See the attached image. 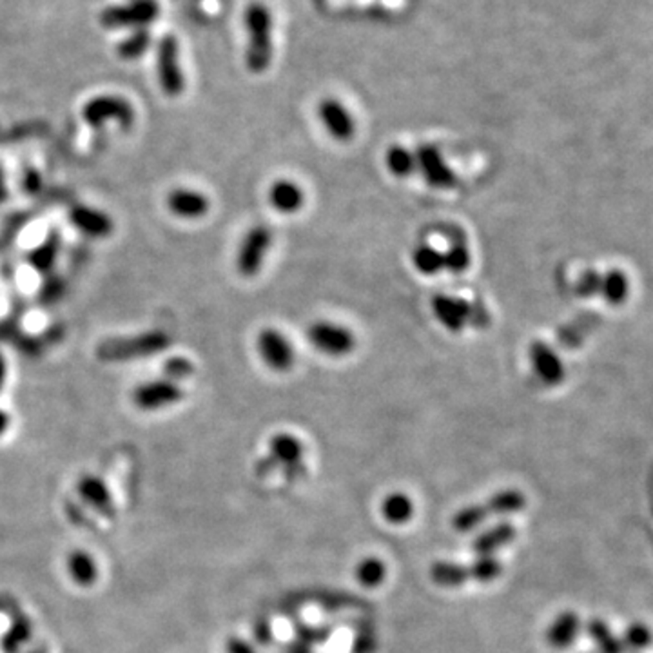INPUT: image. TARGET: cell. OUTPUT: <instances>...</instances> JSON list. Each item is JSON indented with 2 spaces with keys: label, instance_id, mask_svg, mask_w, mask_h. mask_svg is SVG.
Listing matches in <instances>:
<instances>
[{
  "label": "cell",
  "instance_id": "1",
  "mask_svg": "<svg viewBox=\"0 0 653 653\" xmlns=\"http://www.w3.org/2000/svg\"><path fill=\"white\" fill-rule=\"evenodd\" d=\"M247 31L246 64L253 73H264L272 63V13L264 3H251L244 13Z\"/></svg>",
  "mask_w": 653,
  "mask_h": 653
},
{
  "label": "cell",
  "instance_id": "2",
  "mask_svg": "<svg viewBox=\"0 0 653 653\" xmlns=\"http://www.w3.org/2000/svg\"><path fill=\"white\" fill-rule=\"evenodd\" d=\"M431 307L440 325L450 332H461L468 325L483 329L490 323V314L483 304L468 302L459 296L440 292L432 296Z\"/></svg>",
  "mask_w": 653,
  "mask_h": 653
},
{
  "label": "cell",
  "instance_id": "3",
  "mask_svg": "<svg viewBox=\"0 0 653 653\" xmlns=\"http://www.w3.org/2000/svg\"><path fill=\"white\" fill-rule=\"evenodd\" d=\"M156 70L162 91L167 96H180L186 89V79L180 64V46L176 37L165 35L156 51Z\"/></svg>",
  "mask_w": 653,
  "mask_h": 653
},
{
  "label": "cell",
  "instance_id": "4",
  "mask_svg": "<svg viewBox=\"0 0 653 653\" xmlns=\"http://www.w3.org/2000/svg\"><path fill=\"white\" fill-rule=\"evenodd\" d=\"M158 15H160L158 0H130L128 4L107 8L102 13L100 22L107 29H121V28L146 29L158 19Z\"/></svg>",
  "mask_w": 653,
  "mask_h": 653
},
{
  "label": "cell",
  "instance_id": "5",
  "mask_svg": "<svg viewBox=\"0 0 653 653\" xmlns=\"http://www.w3.org/2000/svg\"><path fill=\"white\" fill-rule=\"evenodd\" d=\"M84 122L91 128H100L105 122H118L124 130H130L135 124V109L133 105L114 95H104L89 100L82 109Z\"/></svg>",
  "mask_w": 653,
  "mask_h": 653
},
{
  "label": "cell",
  "instance_id": "6",
  "mask_svg": "<svg viewBox=\"0 0 653 653\" xmlns=\"http://www.w3.org/2000/svg\"><path fill=\"white\" fill-rule=\"evenodd\" d=\"M272 230L267 225H255L246 232L236 256V267L242 276L253 278L262 271L272 247Z\"/></svg>",
  "mask_w": 653,
  "mask_h": 653
},
{
  "label": "cell",
  "instance_id": "7",
  "mask_svg": "<svg viewBox=\"0 0 653 653\" xmlns=\"http://www.w3.org/2000/svg\"><path fill=\"white\" fill-rule=\"evenodd\" d=\"M307 338L318 352L331 358H343L356 348L354 332L336 322H314L307 331Z\"/></svg>",
  "mask_w": 653,
  "mask_h": 653
},
{
  "label": "cell",
  "instance_id": "8",
  "mask_svg": "<svg viewBox=\"0 0 653 653\" xmlns=\"http://www.w3.org/2000/svg\"><path fill=\"white\" fill-rule=\"evenodd\" d=\"M415 155V171L422 174L423 180L440 191H448L457 184V174L447 163L443 153L438 146L423 144L414 151Z\"/></svg>",
  "mask_w": 653,
  "mask_h": 653
},
{
  "label": "cell",
  "instance_id": "9",
  "mask_svg": "<svg viewBox=\"0 0 653 653\" xmlns=\"http://www.w3.org/2000/svg\"><path fill=\"white\" fill-rule=\"evenodd\" d=\"M169 336L165 332H149L137 338L113 339L100 347V356L105 360H130L140 356H151L169 347Z\"/></svg>",
  "mask_w": 653,
  "mask_h": 653
},
{
  "label": "cell",
  "instance_id": "10",
  "mask_svg": "<svg viewBox=\"0 0 653 653\" xmlns=\"http://www.w3.org/2000/svg\"><path fill=\"white\" fill-rule=\"evenodd\" d=\"M256 350L264 364L274 373H287L292 369L296 352L289 338L278 329H264L256 338Z\"/></svg>",
  "mask_w": 653,
  "mask_h": 653
},
{
  "label": "cell",
  "instance_id": "11",
  "mask_svg": "<svg viewBox=\"0 0 653 653\" xmlns=\"http://www.w3.org/2000/svg\"><path fill=\"white\" fill-rule=\"evenodd\" d=\"M316 113L329 137L338 142H348L354 138L356 121L341 100L334 96H325L320 100Z\"/></svg>",
  "mask_w": 653,
  "mask_h": 653
},
{
  "label": "cell",
  "instance_id": "12",
  "mask_svg": "<svg viewBox=\"0 0 653 653\" xmlns=\"http://www.w3.org/2000/svg\"><path fill=\"white\" fill-rule=\"evenodd\" d=\"M528 358H530V365L533 374L538 376V380L548 387H556L559 385L565 376V365L559 358V354L545 341L538 339L530 345L528 350Z\"/></svg>",
  "mask_w": 653,
  "mask_h": 653
},
{
  "label": "cell",
  "instance_id": "13",
  "mask_svg": "<svg viewBox=\"0 0 653 653\" xmlns=\"http://www.w3.org/2000/svg\"><path fill=\"white\" fill-rule=\"evenodd\" d=\"M182 396H184V392L176 383L162 380V381H151V383L140 385L133 394V401L142 410H158V408H163L167 405L180 401Z\"/></svg>",
  "mask_w": 653,
  "mask_h": 653
},
{
  "label": "cell",
  "instance_id": "14",
  "mask_svg": "<svg viewBox=\"0 0 653 653\" xmlns=\"http://www.w3.org/2000/svg\"><path fill=\"white\" fill-rule=\"evenodd\" d=\"M269 204L281 214H294L304 207L306 193L294 180L281 178L269 189Z\"/></svg>",
  "mask_w": 653,
  "mask_h": 653
},
{
  "label": "cell",
  "instance_id": "15",
  "mask_svg": "<svg viewBox=\"0 0 653 653\" xmlns=\"http://www.w3.org/2000/svg\"><path fill=\"white\" fill-rule=\"evenodd\" d=\"M167 207L180 218H202L209 213V198L198 191L176 189L167 197Z\"/></svg>",
  "mask_w": 653,
  "mask_h": 653
},
{
  "label": "cell",
  "instance_id": "16",
  "mask_svg": "<svg viewBox=\"0 0 653 653\" xmlns=\"http://www.w3.org/2000/svg\"><path fill=\"white\" fill-rule=\"evenodd\" d=\"M70 220L79 230L93 236V239H104V236H109L113 230V222L109 220V216L91 207H73L70 213Z\"/></svg>",
  "mask_w": 653,
  "mask_h": 653
},
{
  "label": "cell",
  "instance_id": "17",
  "mask_svg": "<svg viewBox=\"0 0 653 653\" xmlns=\"http://www.w3.org/2000/svg\"><path fill=\"white\" fill-rule=\"evenodd\" d=\"M412 264L415 271L425 276H438L445 271V256L431 244H420L412 251Z\"/></svg>",
  "mask_w": 653,
  "mask_h": 653
},
{
  "label": "cell",
  "instance_id": "18",
  "mask_svg": "<svg viewBox=\"0 0 653 653\" xmlns=\"http://www.w3.org/2000/svg\"><path fill=\"white\" fill-rule=\"evenodd\" d=\"M628 292H630V281L623 271L614 269L603 274V285L599 296H603L605 302L617 307L626 302Z\"/></svg>",
  "mask_w": 653,
  "mask_h": 653
},
{
  "label": "cell",
  "instance_id": "19",
  "mask_svg": "<svg viewBox=\"0 0 653 653\" xmlns=\"http://www.w3.org/2000/svg\"><path fill=\"white\" fill-rule=\"evenodd\" d=\"M599 322H601L599 314L586 313V314L579 316L573 323H570V325H566L565 329L559 331L561 345H565L568 348H575L579 343H582V339L586 338L588 332H591L593 329L599 325Z\"/></svg>",
  "mask_w": 653,
  "mask_h": 653
},
{
  "label": "cell",
  "instance_id": "20",
  "mask_svg": "<svg viewBox=\"0 0 653 653\" xmlns=\"http://www.w3.org/2000/svg\"><path fill=\"white\" fill-rule=\"evenodd\" d=\"M385 165L396 178H408L415 172V155L403 146H390L385 153Z\"/></svg>",
  "mask_w": 653,
  "mask_h": 653
},
{
  "label": "cell",
  "instance_id": "21",
  "mask_svg": "<svg viewBox=\"0 0 653 653\" xmlns=\"http://www.w3.org/2000/svg\"><path fill=\"white\" fill-rule=\"evenodd\" d=\"M68 570H70V575L75 582L82 584V586H89L96 581L98 577V568H96V563L95 559L79 550V552H73L68 559Z\"/></svg>",
  "mask_w": 653,
  "mask_h": 653
},
{
  "label": "cell",
  "instance_id": "22",
  "mask_svg": "<svg viewBox=\"0 0 653 653\" xmlns=\"http://www.w3.org/2000/svg\"><path fill=\"white\" fill-rule=\"evenodd\" d=\"M79 492L84 498V501H88L91 506L98 508V510H107L111 508V496L109 490L105 487L104 481H100L98 478L93 476H86L80 485H79Z\"/></svg>",
  "mask_w": 653,
  "mask_h": 653
},
{
  "label": "cell",
  "instance_id": "23",
  "mask_svg": "<svg viewBox=\"0 0 653 653\" xmlns=\"http://www.w3.org/2000/svg\"><path fill=\"white\" fill-rule=\"evenodd\" d=\"M443 256H445V271H450L452 274H463L470 269L472 255L468 246L461 239H452Z\"/></svg>",
  "mask_w": 653,
  "mask_h": 653
},
{
  "label": "cell",
  "instance_id": "24",
  "mask_svg": "<svg viewBox=\"0 0 653 653\" xmlns=\"http://www.w3.org/2000/svg\"><path fill=\"white\" fill-rule=\"evenodd\" d=\"M151 46V33L149 29H135L128 38L121 42L116 47V53L121 54L124 61H137Z\"/></svg>",
  "mask_w": 653,
  "mask_h": 653
},
{
  "label": "cell",
  "instance_id": "25",
  "mask_svg": "<svg viewBox=\"0 0 653 653\" xmlns=\"http://www.w3.org/2000/svg\"><path fill=\"white\" fill-rule=\"evenodd\" d=\"M58 251H61V240L56 239V236H49V239L38 246L31 255H29V264L40 271V272H46L53 267L56 256H58Z\"/></svg>",
  "mask_w": 653,
  "mask_h": 653
},
{
  "label": "cell",
  "instance_id": "26",
  "mask_svg": "<svg viewBox=\"0 0 653 653\" xmlns=\"http://www.w3.org/2000/svg\"><path fill=\"white\" fill-rule=\"evenodd\" d=\"M601 285H603V274L588 269L579 276L575 283V294L581 296V298H590V296H596L601 292Z\"/></svg>",
  "mask_w": 653,
  "mask_h": 653
},
{
  "label": "cell",
  "instance_id": "27",
  "mask_svg": "<svg viewBox=\"0 0 653 653\" xmlns=\"http://www.w3.org/2000/svg\"><path fill=\"white\" fill-rule=\"evenodd\" d=\"M651 642V632L644 624H633L628 628L624 637V648L642 649Z\"/></svg>",
  "mask_w": 653,
  "mask_h": 653
},
{
  "label": "cell",
  "instance_id": "28",
  "mask_svg": "<svg viewBox=\"0 0 653 653\" xmlns=\"http://www.w3.org/2000/svg\"><path fill=\"white\" fill-rule=\"evenodd\" d=\"M577 630V619L573 615H565L554 628L552 632V639L554 642L565 646L573 639V633Z\"/></svg>",
  "mask_w": 653,
  "mask_h": 653
},
{
  "label": "cell",
  "instance_id": "29",
  "mask_svg": "<svg viewBox=\"0 0 653 653\" xmlns=\"http://www.w3.org/2000/svg\"><path fill=\"white\" fill-rule=\"evenodd\" d=\"M193 373V365L186 358H172L165 365V374L169 378H184Z\"/></svg>",
  "mask_w": 653,
  "mask_h": 653
},
{
  "label": "cell",
  "instance_id": "30",
  "mask_svg": "<svg viewBox=\"0 0 653 653\" xmlns=\"http://www.w3.org/2000/svg\"><path fill=\"white\" fill-rule=\"evenodd\" d=\"M29 633H31V630H29V626L26 624V623H22V624H17L10 633H8V637H6V648L8 649H19L21 648V644H24L26 640H28V637H29Z\"/></svg>",
  "mask_w": 653,
  "mask_h": 653
},
{
  "label": "cell",
  "instance_id": "31",
  "mask_svg": "<svg viewBox=\"0 0 653 653\" xmlns=\"http://www.w3.org/2000/svg\"><path fill=\"white\" fill-rule=\"evenodd\" d=\"M8 425H10V418H8V414H6V412H3V410H0V436H3V434L6 432Z\"/></svg>",
  "mask_w": 653,
  "mask_h": 653
},
{
  "label": "cell",
  "instance_id": "32",
  "mask_svg": "<svg viewBox=\"0 0 653 653\" xmlns=\"http://www.w3.org/2000/svg\"><path fill=\"white\" fill-rule=\"evenodd\" d=\"M4 378H6V365H4V360L0 358V389H3V385H4Z\"/></svg>",
  "mask_w": 653,
  "mask_h": 653
},
{
  "label": "cell",
  "instance_id": "33",
  "mask_svg": "<svg viewBox=\"0 0 653 653\" xmlns=\"http://www.w3.org/2000/svg\"><path fill=\"white\" fill-rule=\"evenodd\" d=\"M6 197V186H4V178H3V172H0V202L4 200Z\"/></svg>",
  "mask_w": 653,
  "mask_h": 653
}]
</instances>
